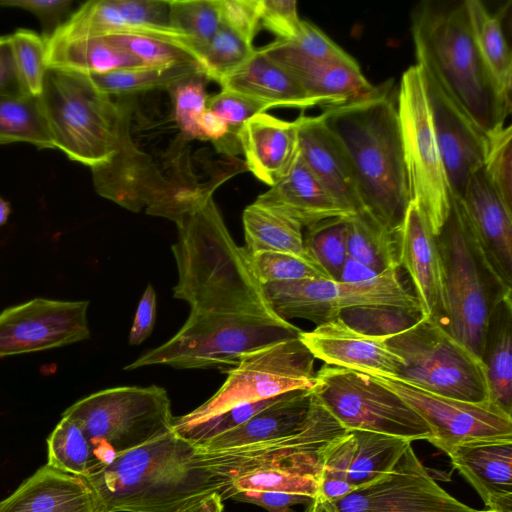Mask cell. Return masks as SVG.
Instances as JSON below:
<instances>
[{"label": "cell", "mask_w": 512, "mask_h": 512, "mask_svg": "<svg viewBox=\"0 0 512 512\" xmlns=\"http://www.w3.org/2000/svg\"><path fill=\"white\" fill-rule=\"evenodd\" d=\"M204 188L175 223L172 252L178 269L174 297L189 303L191 313L279 317L265 297L251 256L232 239L213 199Z\"/></svg>", "instance_id": "6da1fadb"}, {"label": "cell", "mask_w": 512, "mask_h": 512, "mask_svg": "<svg viewBox=\"0 0 512 512\" xmlns=\"http://www.w3.org/2000/svg\"><path fill=\"white\" fill-rule=\"evenodd\" d=\"M320 116L351 161L366 211L398 232L410 197L394 80L374 85L353 101L324 108Z\"/></svg>", "instance_id": "7a4b0ae2"}, {"label": "cell", "mask_w": 512, "mask_h": 512, "mask_svg": "<svg viewBox=\"0 0 512 512\" xmlns=\"http://www.w3.org/2000/svg\"><path fill=\"white\" fill-rule=\"evenodd\" d=\"M194 453V445L171 430L81 478L97 512H175L226 488L195 464Z\"/></svg>", "instance_id": "3957f363"}, {"label": "cell", "mask_w": 512, "mask_h": 512, "mask_svg": "<svg viewBox=\"0 0 512 512\" xmlns=\"http://www.w3.org/2000/svg\"><path fill=\"white\" fill-rule=\"evenodd\" d=\"M417 64L485 135L505 126L512 102L499 92L476 48L465 1L417 5L411 15Z\"/></svg>", "instance_id": "277c9868"}, {"label": "cell", "mask_w": 512, "mask_h": 512, "mask_svg": "<svg viewBox=\"0 0 512 512\" xmlns=\"http://www.w3.org/2000/svg\"><path fill=\"white\" fill-rule=\"evenodd\" d=\"M436 237L444 275L445 330L481 359L494 307L512 294L481 251L462 210L451 196L449 217Z\"/></svg>", "instance_id": "5b68a950"}, {"label": "cell", "mask_w": 512, "mask_h": 512, "mask_svg": "<svg viewBox=\"0 0 512 512\" xmlns=\"http://www.w3.org/2000/svg\"><path fill=\"white\" fill-rule=\"evenodd\" d=\"M54 147L90 168L116 152L120 100L100 91L89 76L48 67L39 96Z\"/></svg>", "instance_id": "8992f818"}, {"label": "cell", "mask_w": 512, "mask_h": 512, "mask_svg": "<svg viewBox=\"0 0 512 512\" xmlns=\"http://www.w3.org/2000/svg\"><path fill=\"white\" fill-rule=\"evenodd\" d=\"M301 330L286 320L244 315L191 313L182 328L166 343L127 365L134 370L150 365L177 369L236 367L242 358Z\"/></svg>", "instance_id": "52a82bcc"}, {"label": "cell", "mask_w": 512, "mask_h": 512, "mask_svg": "<svg viewBox=\"0 0 512 512\" xmlns=\"http://www.w3.org/2000/svg\"><path fill=\"white\" fill-rule=\"evenodd\" d=\"M62 416L76 421L87 435L96 471L168 433L174 420L166 390L155 385L104 389L78 400Z\"/></svg>", "instance_id": "ba28073f"}, {"label": "cell", "mask_w": 512, "mask_h": 512, "mask_svg": "<svg viewBox=\"0 0 512 512\" xmlns=\"http://www.w3.org/2000/svg\"><path fill=\"white\" fill-rule=\"evenodd\" d=\"M383 337L404 361L398 380L436 395L490 404L483 362L438 322L420 317Z\"/></svg>", "instance_id": "9c48e42d"}, {"label": "cell", "mask_w": 512, "mask_h": 512, "mask_svg": "<svg viewBox=\"0 0 512 512\" xmlns=\"http://www.w3.org/2000/svg\"><path fill=\"white\" fill-rule=\"evenodd\" d=\"M397 113L410 201L436 236L449 217L451 192L417 63L401 76Z\"/></svg>", "instance_id": "30bf717a"}, {"label": "cell", "mask_w": 512, "mask_h": 512, "mask_svg": "<svg viewBox=\"0 0 512 512\" xmlns=\"http://www.w3.org/2000/svg\"><path fill=\"white\" fill-rule=\"evenodd\" d=\"M315 357L299 335L245 355L228 371L219 390L191 412L174 418L177 434L233 407L274 398L285 393L313 389Z\"/></svg>", "instance_id": "8fae6325"}, {"label": "cell", "mask_w": 512, "mask_h": 512, "mask_svg": "<svg viewBox=\"0 0 512 512\" xmlns=\"http://www.w3.org/2000/svg\"><path fill=\"white\" fill-rule=\"evenodd\" d=\"M274 312L282 319L301 318L317 325L331 321L349 309L393 308L421 314L417 297L389 269L362 280L303 279L262 284Z\"/></svg>", "instance_id": "7c38bea8"}, {"label": "cell", "mask_w": 512, "mask_h": 512, "mask_svg": "<svg viewBox=\"0 0 512 512\" xmlns=\"http://www.w3.org/2000/svg\"><path fill=\"white\" fill-rule=\"evenodd\" d=\"M313 393L347 430L429 440L426 421L401 397L370 375L324 364L316 372Z\"/></svg>", "instance_id": "4fadbf2b"}, {"label": "cell", "mask_w": 512, "mask_h": 512, "mask_svg": "<svg viewBox=\"0 0 512 512\" xmlns=\"http://www.w3.org/2000/svg\"><path fill=\"white\" fill-rule=\"evenodd\" d=\"M119 100L118 147L107 162L91 168L94 188L100 196L127 210L139 212L146 208L147 214L176 222L186 212L197 188L173 184L136 146L130 133L131 103L126 97Z\"/></svg>", "instance_id": "5bb4252c"}, {"label": "cell", "mask_w": 512, "mask_h": 512, "mask_svg": "<svg viewBox=\"0 0 512 512\" xmlns=\"http://www.w3.org/2000/svg\"><path fill=\"white\" fill-rule=\"evenodd\" d=\"M345 432L313 393L304 422L291 434L238 448L195 451L193 459L199 468L224 482L226 488L236 476L267 466L288 467L319 480L324 447Z\"/></svg>", "instance_id": "9a60e30c"}, {"label": "cell", "mask_w": 512, "mask_h": 512, "mask_svg": "<svg viewBox=\"0 0 512 512\" xmlns=\"http://www.w3.org/2000/svg\"><path fill=\"white\" fill-rule=\"evenodd\" d=\"M332 502L338 512H485L445 491L411 444L388 473Z\"/></svg>", "instance_id": "2e32d148"}, {"label": "cell", "mask_w": 512, "mask_h": 512, "mask_svg": "<svg viewBox=\"0 0 512 512\" xmlns=\"http://www.w3.org/2000/svg\"><path fill=\"white\" fill-rule=\"evenodd\" d=\"M410 405L428 424L432 445L447 453L453 446L484 439H512V416L489 403L436 395L398 379L370 375Z\"/></svg>", "instance_id": "e0dca14e"}, {"label": "cell", "mask_w": 512, "mask_h": 512, "mask_svg": "<svg viewBox=\"0 0 512 512\" xmlns=\"http://www.w3.org/2000/svg\"><path fill=\"white\" fill-rule=\"evenodd\" d=\"M89 302L35 298L0 313V357L73 344L89 337Z\"/></svg>", "instance_id": "ac0fdd59"}, {"label": "cell", "mask_w": 512, "mask_h": 512, "mask_svg": "<svg viewBox=\"0 0 512 512\" xmlns=\"http://www.w3.org/2000/svg\"><path fill=\"white\" fill-rule=\"evenodd\" d=\"M422 72L451 196L460 199L471 175L483 167L486 135L429 73L423 69Z\"/></svg>", "instance_id": "d6986e66"}, {"label": "cell", "mask_w": 512, "mask_h": 512, "mask_svg": "<svg viewBox=\"0 0 512 512\" xmlns=\"http://www.w3.org/2000/svg\"><path fill=\"white\" fill-rule=\"evenodd\" d=\"M299 339L315 359L331 366L398 379L404 365L383 336L358 331L340 317L301 331Z\"/></svg>", "instance_id": "ffe728a7"}, {"label": "cell", "mask_w": 512, "mask_h": 512, "mask_svg": "<svg viewBox=\"0 0 512 512\" xmlns=\"http://www.w3.org/2000/svg\"><path fill=\"white\" fill-rule=\"evenodd\" d=\"M399 267L409 274L421 317L443 326L446 317L444 275L436 237L422 213L409 202L398 231Z\"/></svg>", "instance_id": "44dd1931"}, {"label": "cell", "mask_w": 512, "mask_h": 512, "mask_svg": "<svg viewBox=\"0 0 512 512\" xmlns=\"http://www.w3.org/2000/svg\"><path fill=\"white\" fill-rule=\"evenodd\" d=\"M457 200L490 266L512 287V209L493 188L483 168L471 175Z\"/></svg>", "instance_id": "7402d4cb"}, {"label": "cell", "mask_w": 512, "mask_h": 512, "mask_svg": "<svg viewBox=\"0 0 512 512\" xmlns=\"http://www.w3.org/2000/svg\"><path fill=\"white\" fill-rule=\"evenodd\" d=\"M294 122L299 153L308 168L351 215L365 211L351 161L322 117L301 114Z\"/></svg>", "instance_id": "603a6c76"}, {"label": "cell", "mask_w": 512, "mask_h": 512, "mask_svg": "<svg viewBox=\"0 0 512 512\" xmlns=\"http://www.w3.org/2000/svg\"><path fill=\"white\" fill-rule=\"evenodd\" d=\"M446 454L481 497L486 511L512 512V439L464 442Z\"/></svg>", "instance_id": "cb8c5ba5"}, {"label": "cell", "mask_w": 512, "mask_h": 512, "mask_svg": "<svg viewBox=\"0 0 512 512\" xmlns=\"http://www.w3.org/2000/svg\"><path fill=\"white\" fill-rule=\"evenodd\" d=\"M238 138L248 170L270 187L286 175L299 153L295 122L266 112L246 121Z\"/></svg>", "instance_id": "d4e9b609"}, {"label": "cell", "mask_w": 512, "mask_h": 512, "mask_svg": "<svg viewBox=\"0 0 512 512\" xmlns=\"http://www.w3.org/2000/svg\"><path fill=\"white\" fill-rule=\"evenodd\" d=\"M255 202L272 208L303 228L351 214L329 193L298 153L293 165Z\"/></svg>", "instance_id": "484cf974"}, {"label": "cell", "mask_w": 512, "mask_h": 512, "mask_svg": "<svg viewBox=\"0 0 512 512\" xmlns=\"http://www.w3.org/2000/svg\"><path fill=\"white\" fill-rule=\"evenodd\" d=\"M0 512H97L94 495L79 476L47 464L0 501Z\"/></svg>", "instance_id": "4316f807"}, {"label": "cell", "mask_w": 512, "mask_h": 512, "mask_svg": "<svg viewBox=\"0 0 512 512\" xmlns=\"http://www.w3.org/2000/svg\"><path fill=\"white\" fill-rule=\"evenodd\" d=\"M219 85L222 90L244 95L268 109L286 107L305 110L318 106L298 80L261 49H255L252 56L224 77Z\"/></svg>", "instance_id": "83f0119b"}, {"label": "cell", "mask_w": 512, "mask_h": 512, "mask_svg": "<svg viewBox=\"0 0 512 512\" xmlns=\"http://www.w3.org/2000/svg\"><path fill=\"white\" fill-rule=\"evenodd\" d=\"M313 397V389L295 390L267 406L244 424L204 443L195 451L207 452L249 446L291 434L304 422Z\"/></svg>", "instance_id": "f1b7e54d"}, {"label": "cell", "mask_w": 512, "mask_h": 512, "mask_svg": "<svg viewBox=\"0 0 512 512\" xmlns=\"http://www.w3.org/2000/svg\"><path fill=\"white\" fill-rule=\"evenodd\" d=\"M512 297H504L490 314L481 361L486 369L489 402L512 416Z\"/></svg>", "instance_id": "f546056e"}, {"label": "cell", "mask_w": 512, "mask_h": 512, "mask_svg": "<svg viewBox=\"0 0 512 512\" xmlns=\"http://www.w3.org/2000/svg\"><path fill=\"white\" fill-rule=\"evenodd\" d=\"M46 63L48 67L72 70L86 75L147 67L136 56L103 36L51 37L46 41Z\"/></svg>", "instance_id": "4dcf8cb0"}, {"label": "cell", "mask_w": 512, "mask_h": 512, "mask_svg": "<svg viewBox=\"0 0 512 512\" xmlns=\"http://www.w3.org/2000/svg\"><path fill=\"white\" fill-rule=\"evenodd\" d=\"M318 106L333 107L370 92L374 85L353 58L314 63L289 71Z\"/></svg>", "instance_id": "1f68e13d"}, {"label": "cell", "mask_w": 512, "mask_h": 512, "mask_svg": "<svg viewBox=\"0 0 512 512\" xmlns=\"http://www.w3.org/2000/svg\"><path fill=\"white\" fill-rule=\"evenodd\" d=\"M476 48L502 96L511 101L512 56L501 18L480 0H464Z\"/></svg>", "instance_id": "d6a6232c"}, {"label": "cell", "mask_w": 512, "mask_h": 512, "mask_svg": "<svg viewBox=\"0 0 512 512\" xmlns=\"http://www.w3.org/2000/svg\"><path fill=\"white\" fill-rule=\"evenodd\" d=\"M242 220L249 254L285 252L313 259L304 246L303 227L284 214L254 202L244 209Z\"/></svg>", "instance_id": "836d02e7"}, {"label": "cell", "mask_w": 512, "mask_h": 512, "mask_svg": "<svg viewBox=\"0 0 512 512\" xmlns=\"http://www.w3.org/2000/svg\"><path fill=\"white\" fill-rule=\"evenodd\" d=\"M348 261L369 270L373 276L399 267L398 232L384 227L368 211L348 217Z\"/></svg>", "instance_id": "e575fe53"}, {"label": "cell", "mask_w": 512, "mask_h": 512, "mask_svg": "<svg viewBox=\"0 0 512 512\" xmlns=\"http://www.w3.org/2000/svg\"><path fill=\"white\" fill-rule=\"evenodd\" d=\"M25 142L54 149L39 97L0 95V144Z\"/></svg>", "instance_id": "d590c367"}, {"label": "cell", "mask_w": 512, "mask_h": 512, "mask_svg": "<svg viewBox=\"0 0 512 512\" xmlns=\"http://www.w3.org/2000/svg\"><path fill=\"white\" fill-rule=\"evenodd\" d=\"M261 50L288 71L304 66L351 58L315 24L302 20L299 34L291 39H277Z\"/></svg>", "instance_id": "8d00e7d4"}, {"label": "cell", "mask_w": 512, "mask_h": 512, "mask_svg": "<svg viewBox=\"0 0 512 512\" xmlns=\"http://www.w3.org/2000/svg\"><path fill=\"white\" fill-rule=\"evenodd\" d=\"M201 73L204 74L198 63H186L170 67L122 69L88 76L103 93L126 97L156 89L169 90L175 84Z\"/></svg>", "instance_id": "74e56055"}, {"label": "cell", "mask_w": 512, "mask_h": 512, "mask_svg": "<svg viewBox=\"0 0 512 512\" xmlns=\"http://www.w3.org/2000/svg\"><path fill=\"white\" fill-rule=\"evenodd\" d=\"M356 449L348 481L353 489L369 484L388 473L411 442L386 434L352 430Z\"/></svg>", "instance_id": "f35d334b"}, {"label": "cell", "mask_w": 512, "mask_h": 512, "mask_svg": "<svg viewBox=\"0 0 512 512\" xmlns=\"http://www.w3.org/2000/svg\"><path fill=\"white\" fill-rule=\"evenodd\" d=\"M47 465L79 477L97 469L87 435L76 421L67 416H62L47 439Z\"/></svg>", "instance_id": "ab89813d"}, {"label": "cell", "mask_w": 512, "mask_h": 512, "mask_svg": "<svg viewBox=\"0 0 512 512\" xmlns=\"http://www.w3.org/2000/svg\"><path fill=\"white\" fill-rule=\"evenodd\" d=\"M348 217L315 223L303 233L306 251L333 281L343 280L348 263Z\"/></svg>", "instance_id": "60d3db41"}, {"label": "cell", "mask_w": 512, "mask_h": 512, "mask_svg": "<svg viewBox=\"0 0 512 512\" xmlns=\"http://www.w3.org/2000/svg\"><path fill=\"white\" fill-rule=\"evenodd\" d=\"M318 480L283 466L261 467L231 479L221 495L223 501L241 491L282 492L316 498Z\"/></svg>", "instance_id": "b9f144b4"}, {"label": "cell", "mask_w": 512, "mask_h": 512, "mask_svg": "<svg viewBox=\"0 0 512 512\" xmlns=\"http://www.w3.org/2000/svg\"><path fill=\"white\" fill-rule=\"evenodd\" d=\"M168 2L171 27L191 39L199 57L201 50L221 26L217 0H169Z\"/></svg>", "instance_id": "7bdbcfd3"}, {"label": "cell", "mask_w": 512, "mask_h": 512, "mask_svg": "<svg viewBox=\"0 0 512 512\" xmlns=\"http://www.w3.org/2000/svg\"><path fill=\"white\" fill-rule=\"evenodd\" d=\"M355 449L356 438L352 431L326 444L321 454L317 496L336 501L353 490L348 475Z\"/></svg>", "instance_id": "ee69618b"}, {"label": "cell", "mask_w": 512, "mask_h": 512, "mask_svg": "<svg viewBox=\"0 0 512 512\" xmlns=\"http://www.w3.org/2000/svg\"><path fill=\"white\" fill-rule=\"evenodd\" d=\"M252 44L222 25L199 53V64L208 80L220 82L254 53Z\"/></svg>", "instance_id": "f6af8a7d"}, {"label": "cell", "mask_w": 512, "mask_h": 512, "mask_svg": "<svg viewBox=\"0 0 512 512\" xmlns=\"http://www.w3.org/2000/svg\"><path fill=\"white\" fill-rule=\"evenodd\" d=\"M207 108L219 115L228 125L226 136L214 143L219 152L228 155L242 152L238 135L245 122L253 116L269 110L262 103L226 90L209 96Z\"/></svg>", "instance_id": "bcb514c9"}, {"label": "cell", "mask_w": 512, "mask_h": 512, "mask_svg": "<svg viewBox=\"0 0 512 512\" xmlns=\"http://www.w3.org/2000/svg\"><path fill=\"white\" fill-rule=\"evenodd\" d=\"M103 37L136 56L146 66L170 67L186 63L199 64L193 52L160 38L132 33H114Z\"/></svg>", "instance_id": "7dc6e473"}, {"label": "cell", "mask_w": 512, "mask_h": 512, "mask_svg": "<svg viewBox=\"0 0 512 512\" xmlns=\"http://www.w3.org/2000/svg\"><path fill=\"white\" fill-rule=\"evenodd\" d=\"M14 60L24 92L39 97L48 69L46 41L35 31L20 28L10 34Z\"/></svg>", "instance_id": "c3c4849f"}, {"label": "cell", "mask_w": 512, "mask_h": 512, "mask_svg": "<svg viewBox=\"0 0 512 512\" xmlns=\"http://www.w3.org/2000/svg\"><path fill=\"white\" fill-rule=\"evenodd\" d=\"M254 271L262 284L303 279H329L313 259L291 253L264 251L250 254Z\"/></svg>", "instance_id": "681fc988"}, {"label": "cell", "mask_w": 512, "mask_h": 512, "mask_svg": "<svg viewBox=\"0 0 512 512\" xmlns=\"http://www.w3.org/2000/svg\"><path fill=\"white\" fill-rule=\"evenodd\" d=\"M483 170L504 203L512 209V127L486 135Z\"/></svg>", "instance_id": "f907efd6"}, {"label": "cell", "mask_w": 512, "mask_h": 512, "mask_svg": "<svg viewBox=\"0 0 512 512\" xmlns=\"http://www.w3.org/2000/svg\"><path fill=\"white\" fill-rule=\"evenodd\" d=\"M207 77L201 73L183 80L168 91L174 103V119L186 139L204 140L198 128V119L207 109Z\"/></svg>", "instance_id": "816d5d0a"}, {"label": "cell", "mask_w": 512, "mask_h": 512, "mask_svg": "<svg viewBox=\"0 0 512 512\" xmlns=\"http://www.w3.org/2000/svg\"><path fill=\"white\" fill-rule=\"evenodd\" d=\"M221 24L252 44L260 25V0H217Z\"/></svg>", "instance_id": "f5cc1de1"}, {"label": "cell", "mask_w": 512, "mask_h": 512, "mask_svg": "<svg viewBox=\"0 0 512 512\" xmlns=\"http://www.w3.org/2000/svg\"><path fill=\"white\" fill-rule=\"evenodd\" d=\"M297 2L291 0H260V25L277 39L296 37L301 29Z\"/></svg>", "instance_id": "db71d44e"}, {"label": "cell", "mask_w": 512, "mask_h": 512, "mask_svg": "<svg viewBox=\"0 0 512 512\" xmlns=\"http://www.w3.org/2000/svg\"><path fill=\"white\" fill-rule=\"evenodd\" d=\"M71 0H0L1 7L19 8L34 14L42 25V37L50 39L69 18Z\"/></svg>", "instance_id": "11a10c76"}, {"label": "cell", "mask_w": 512, "mask_h": 512, "mask_svg": "<svg viewBox=\"0 0 512 512\" xmlns=\"http://www.w3.org/2000/svg\"><path fill=\"white\" fill-rule=\"evenodd\" d=\"M230 498L261 506L269 512H293L292 506L299 504L307 506L314 499L305 495L266 491H241Z\"/></svg>", "instance_id": "9f6ffc18"}, {"label": "cell", "mask_w": 512, "mask_h": 512, "mask_svg": "<svg viewBox=\"0 0 512 512\" xmlns=\"http://www.w3.org/2000/svg\"><path fill=\"white\" fill-rule=\"evenodd\" d=\"M156 319V294L148 285L138 303L134 321L129 333L131 345L141 344L152 332Z\"/></svg>", "instance_id": "6f0895ef"}, {"label": "cell", "mask_w": 512, "mask_h": 512, "mask_svg": "<svg viewBox=\"0 0 512 512\" xmlns=\"http://www.w3.org/2000/svg\"><path fill=\"white\" fill-rule=\"evenodd\" d=\"M23 93L26 92L18 76L10 35L0 36V95Z\"/></svg>", "instance_id": "680465c9"}, {"label": "cell", "mask_w": 512, "mask_h": 512, "mask_svg": "<svg viewBox=\"0 0 512 512\" xmlns=\"http://www.w3.org/2000/svg\"><path fill=\"white\" fill-rule=\"evenodd\" d=\"M198 128L204 140H212L213 143L218 142L228 133L227 123L208 108L199 117Z\"/></svg>", "instance_id": "91938a15"}, {"label": "cell", "mask_w": 512, "mask_h": 512, "mask_svg": "<svg viewBox=\"0 0 512 512\" xmlns=\"http://www.w3.org/2000/svg\"><path fill=\"white\" fill-rule=\"evenodd\" d=\"M223 510V499L218 492H214L182 506L175 512H223Z\"/></svg>", "instance_id": "94428289"}, {"label": "cell", "mask_w": 512, "mask_h": 512, "mask_svg": "<svg viewBox=\"0 0 512 512\" xmlns=\"http://www.w3.org/2000/svg\"><path fill=\"white\" fill-rule=\"evenodd\" d=\"M305 512H338L334 503L321 496L314 498L305 509Z\"/></svg>", "instance_id": "6125c7cd"}, {"label": "cell", "mask_w": 512, "mask_h": 512, "mask_svg": "<svg viewBox=\"0 0 512 512\" xmlns=\"http://www.w3.org/2000/svg\"><path fill=\"white\" fill-rule=\"evenodd\" d=\"M10 211V204L4 199L0 198V226L7 222Z\"/></svg>", "instance_id": "be15d7a7"}, {"label": "cell", "mask_w": 512, "mask_h": 512, "mask_svg": "<svg viewBox=\"0 0 512 512\" xmlns=\"http://www.w3.org/2000/svg\"><path fill=\"white\" fill-rule=\"evenodd\" d=\"M485 512H488V511L485 510Z\"/></svg>", "instance_id": "e7e4bbea"}]
</instances>
